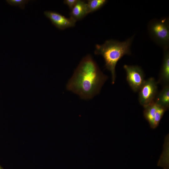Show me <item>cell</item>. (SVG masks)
I'll use <instances>...</instances> for the list:
<instances>
[{
    "label": "cell",
    "instance_id": "3",
    "mask_svg": "<svg viewBox=\"0 0 169 169\" xmlns=\"http://www.w3.org/2000/svg\"><path fill=\"white\" fill-rule=\"evenodd\" d=\"M148 31L151 39L163 49L169 46V19L167 17L151 20Z\"/></svg>",
    "mask_w": 169,
    "mask_h": 169
},
{
    "label": "cell",
    "instance_id": "10",
    "mask_svg": "<svg viewBox=\"0 0 169 169\" xmlns=\"http://www.w3.org/2000/svg\"><path fill=\"white\" fill-rule=\"evenodd\" d=\"M157 105L154 102L144 107V116L149 122L151 128L153 129L154 119Z\"/></svg>",
    "mask_w": 169,
    "mask_h": 169
},
{
    "label": "cell",
    "instance_id": "1",
    "mask_svg": "<svg viewBox=\"0 0 169 169\" xmlns=\"http://www.w3.org/2000/svg\"><path fill=\"white\" fill-rule=\"evenodd\" d=\"M107 79L91 56L88 54L80 61L66 88L81 99H90L99 93Z\"/></svg>",
    "mask_w": 169,
    "mask_h": 169
},
{
    "label": "cell",
    "instance_id": "15",
    "mask_svg": "<svg viewBox=\"0 0 169 169\" xmlns=\"http://www.w3.org/2000/svg\"><path fill=\"white\" fill-rule=\"evenodd\" d=\"M0 169H4L1 166H0Z\"/></svg>",
    "mask_w": 169,
    "mask_h": 169
},
{
    "label": "cell",
    "instance_id": "9",
    "mask_svg": "<svg viewBox=\"0 0 169 169\" xmlns=\"http://www.w3.org/2000/svg\"><path fill=\"white\" fill-rule=\"evenodd\" d=\"M154 102L158 105L167 110L169 107V84L163 86L157 94Z\"/></svg>",
    "mask_w": 169,
    "mask_h": 169
},
{
    "label": "cell",
    "instance_id": "14",
    "mask_svg": "<svg viewBox=\"0 0 169 169\" xmlns=\"http://www.w3.org/2000/svg\"><path fill=\"white\" fill-rule=\"evenodd\" d=\"M78 0H65L64 3L66 4L71 10L76 4Z\"/></svg>",
    "mask_w": 169,
    "mask_h": 169
},
{
    "label": "cell",
    "instance_id": "2",
    "mask_svg": "<svg viewBox=\"0 0 169 169\" xmlns=\"http://www.w3.org/2000/svg\"><path fill=\"white\" fill-rule=\"evenodd\" d=\"M134 36L123 42L114 40L106 41L102 44L95 45V54L100 55L104 59L105 67L111 73L113 84L116 78L115 67L119 60L125 55H131V47Z\"/></svg>",
    "mask_w": 169,
    "mask_h": 169
},
{
    "label": "cell",
    "instance_id": "4",
    "mask_svg": "<svg viewBox=\"0 0 169 169\" xmlns=\"http://www.w3.org/2000/svg\"><path fill=\"white\" fill-rule=\"evenodd\" d=\"M157 83L153 77L145 80L139 90L138 100L144 107L154 102L158 94Z\"/></svg>",
    "mask_w": 169,
    "mask_h": 169
},
{
    "label": "cell",
    "instance_id": "5",
    "mask_svg": "<svg viewBox=\"0 0 169 169\" xmlns=\"http://www.w3.org/2000/svg\"><path fill=\"white\" fill-rule=\"evenodd\" d=\"M123 68L125 71L126 80L132 90L134 92L139 91L146 80L142 68L138 65L125 64Z\"/></svg>",
    "mask_w": 169,
    "mask_h": 169
},
{
    "label": "cell",
    "instance_id": "11",
    "mask_svg": "<svg viewBox=\"0 0 169 169\" xmlns=\"http://www.w3.org/2000/svg\"><path fill=\"white\" fill-rule=\"evenodd\" d=\"M106 0H89L87 3L89 13L101 8L107 2Z\"/></svg>",
    "mask_w": 169,
    "mask_h": 169
},
{
    "label": "cell",
    "instance_id": "6",
    "mask_svg": "<svg viewBox=\"0 0 169 169\" xmlns=\"http://www.w3.org/2000/svg\"><path fill=\"white\" fill-rule=\"evenodd\" d=\"M44 14L50 20L52 23L59 29L63 30L74 27L75 25V21L70 17L67 18L58 12L46 11L44 12Z\"/></svg>",
    "mask_w": 169,
    "mask_h": 169
},
{
    "label": "cell",
    "instance_id": "12",
    "mask_svg": "<svg viewBox=\"0 0 169 169\" xmlns=\"http://www.w3.org/2000/svg\"><path fill=\"white\" fill-rule=\"evenodd\" d=\"M167 110L166 108L157 105L154 119L153 129L155 128L158 125L164 113Z\"/></svg>",
    "mask_w": 169,
    "mask_h": 169
},
{
    "label": "cell",
    "instance_id": "8",
    "mask_svg": "<svg viewBox=\"0 0 169 169\" xmlns=\"http://www.w3.org/2000/svg\"><path fill=\"white\" fill-rule=\"evenodd\" d=\"M89 13L87 3L78 0L76 5L71 10L70 18L76 22L82 19Z\"/></svg>",
    "mask_w": 169,
    "mask_h": 169
},
{
    "label": "cell",
    "instance_id": "7",
    "mask_svg": "<svg viewBox=\"0 0 169 169\" xmlns=\"http://www.w3.org/2000/svg\"><path fill=\"white\" fill-rule=\"evenodd\" d=\"M163 49V59L158 83L164 86L169 84V48Z\"/></svg>",
    "mask_w": 169,
    "mask_h": 169
},
{
    "label": "cell",
    "instance_id": "13",
    "mask_svg": "<svg viewBox=\"0 0 169 169\" xmlns=\"http://www.w3.org/2000/svg\"><path fill=\"white\" fill-rule=\"evenodd\" d=\"M29 0H7V2L10 5L18 6L22 9L25 8V4L28 3Z\"/></svg>",
    "mask_w": 169,
    "mask_h": 169
}]
</instances>
